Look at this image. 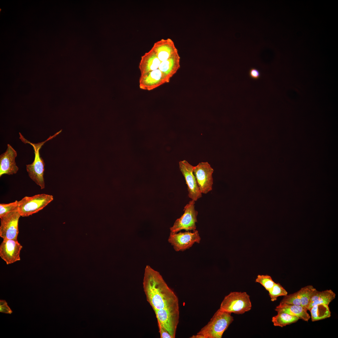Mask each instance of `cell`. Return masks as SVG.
Returning <instances> with one entry per match:
<instances>
[{
    "label": "cell",
    "instance_id": "1",
    "mask_svg": "<svg viewBox=\"0 0 338 338\" xmlns=\"http://www.w3.org/2000/svg\"><path fill=\"white\" fill-rule=\"evenodd\" d=\"M147 301L154 312L179 305L177 297L158 271L146 266L143 282Z\"/></svg>",
    "mask_w": 338,
    "mask_h": 338
},
{
    "label": "cell",
    "instance_id": "2",
    "mask_svg": "<svg viewBox=\"0 0 338 338\" xmlns=\"http://www.w3.org/2000/svg\"><path fill=\"white\" fill-rule=\"evenodd\" d=\"M62 130H60L54 135L50 136L44 141L37 143H33L28 141L19 132V139L22 142L24 143L29 144L33 147L35 154L34 160L31 164L26 165V170L29 177L39 186L42 189L45 188V182L44 177L45 163L43 159L40 156V149L44 143L56 136Z\"/></svg>",
    "mask_w": 338,
    "mask_h": 338
},
{
    "label": "cell",
    "instance_id": "3",
    "mask_svg": "<svg viewBox=\"0 0 338 338\" xmlns=\"http://www.w3.org/2000/svg\"><path fill=\"white\" fill-rule=\"evenodd\" d=\"M231 314L219 309L197 334L202 335L205 338H221L224 332L234 320Z\"/></svg>",
    "mask_w": 338,
    "mask_h": 338
},
{
    "label": "cell",
    "instance_id": "4",
    "mask_svg": "<svg viewBox=\"0 0 338 338\" xmlns=\"http://www.w3.org/2000/svg\"><path fill=\"white\" fill-rule=\"evenodd\" d=\"M252 308L250 296L246 292H231L226 296L219 309L228 313L239 315L249 311Z\"/></svg>",
    "mask_w": 338,
    "mask_h": 338
},
{
    "label": "cell",
    "instance_id": "5",
    "mask_svg": "<svg viewBox=\"0 0 338 338\" xmlns=\"http://www.w3.org/2000/svg\"><path fill=\"white\" fill-rule=\"evenodd\" d=\"M53 200V196L44 193L26 196L19 201L18 212L21 216H29L42 210Z\"/></svg>",
    "mask_w": 338,
    "mask_h": 338
},
{
    "label": "cell",
    "instance_id": "6",
    "mask_svg": "<svg viewBox=\"0 0 338 338\" xmlns=\"http://www.w3.org/2000/svg\"><path fill=\"white\" fill-rule=\"evenodd\" d=\"M195 201L191 200L186 205L183 214L175 221L173 226L170 228V233H177L182 230L186 231L196 230L198 212L195 209Z\"/></svg>",
    "mask_w": 338,
    "mask_h": 338
},
{
    "label": "cell",
    "instance_id": "7",
    "mask_svg": "<svg viewBox=\"0 0 338 338\" xmlns=\"http://www.w3.org/2000/svg\"><path fill=\"white\" fill-rule=\"evenodd\" d=\"M159 323L171 335L176 337V332L179 322V305L170 308L159 310L154 311Z\"/></svg>",
    "mask_w": 338,
    "mask_h": 338
},
{
    "label": "cell",
    "instance_id": "8",
    "mask_svg": "<svg viewBox=\"0 0 338 338\" xmlns=\"http://www.w3.org/2000/svg\"><path fill=\"white\" fill-rule=\"evenodd\" d=\"M201 239L198 231L196 230L192 232L170 233L168 240L176 251H183L189 248L195 243H199Z\"/></svg>",
    "mask_w": 338,
    "mask_h": 338
},
{
    "label": "cell",
    "instance_id": "9",
    "mask_svg": "<svg viewBox=\"0 0 338 338\" xmlns=\"http://www.w3.org/2000/svg\"><path fill=\"white\" fill-rule=\"evenodd\" d=\"M213 169L207 162H201L194 166L193 172L202 193L207 194L212 189Z\"/></svg>",
    "mask_w": 338,
    "mask_h": 338
},
{
    "label": "cell",
    "instance_id": "10",
    "mask_svg": "<svg viewBox=\"0 0 338 338\" xmlns=\"http://www.w3.org/2000/svg\"><path fill=\"white\" fill-rule=\"evenodd\" d=\"M21 216L18 210L7 214L0 218V236L3 239L17 240L18 223Z\"/></svg>",
    "mask_w": 338,
    "mask_h": 338
},
{
    "label": "cell",
    "instance_id": "11",
    "mask_svg": "<svg viewBox=\"0 0 338 338\" xmlns=\"http://www.w3.org/2000/svg\"><path fill=\"white\" fill-rule=\"evenodd\" d=\"M179 168L186 181L188 192V196L192 200L197 201L202 196L193 172V166L187 161L179 162Z\"/></svg>",
    "mask_w": 338,
    "mask_h": 338
},
{
    "label": "cell",
    "instance_id": "12",
    "mask_svg": "<svg viewBox=\"0 0 338 338\" xmlns=\"http://www.w3.org/2000/svg\"><path fill=\"white\" fill-rule=\"evenodd\" d=\"M22 248L17 240L3 239L0 245V257L7 264L19 261Z\"/></svg>",
    "mask_w": 338,
    "mask_h": 338
},
{
    "label": "cell",
    "instance_id": "13",
    "mask_svg": "<svg viewBox=\"0 0 338 338\" xmlns=\"http://www.w3.org/2000/svg\"><path fill=\"white\" fill-rule=\"evenodd\" d=\"M17 156L16 151L8 144L6 151L0 155V177L5 174L11 175L17 173L19 168L15 161Z\"/></svg>",
    "mask_w": 338,
    "mask_h": 338
},
{
    "label": "cell",
    "instance_id": "14",
    "mask_svg": "<svg viewBox=\"0 0 338 338\" xmlns=\"http://www.w3.org/2000/svg\"><path fill=\"white\" fill-rule=\"evenodd\" d=\"M139 83L141 89L150 91L166 82L161 72L158 69L141 75Z\"/></svg>",
    "mask_w": 338,
    "mask_h": 338
},
{
    "label": "cell",
    "instance_id": "15",
    "mask_svg": "<svg viewBox=\"0 0 338 338\" xmlns=\"http://www.w3.org/2000/svg\"><path fill=\"white\" fill-rule=\"evenodd\" d=\"M152 48L161 62L178 52L174 42L169 38L162 39L156 42Z\"/></svg>",
    "mask_w": 338,
    "mask_h": 338
},
{
    "label": "cell",
    "instance_id": "16",
    "mask_svg": "<svg viewBox=\"0 0 338 338\" xmlns=\"http://www.w3.org/2000/svg\"><path fill=\"white\" fill-rule=\"evenodd\" d=\"M180 57L177 52L166 60L161 62L158 69L161 72L166 83L176 73L180 67Z\"/></svg>",
    "mask_w": 338,
    "mask_h": 338
},
{
    "label": "cell",
    "instance_id": "17",
    "mask_svg": "<svg viewBox=\"0 0 338 338\" xmlns=\"http://www.w3.org/2000/svg\"><path fill=\"white\" fill-rule=\"evenodd\" d=\"M161 62L151 48L141 57L139 65L141 75L158 69Z\"/></svg>",
    "mask_w": 338,
    "mask_h": 338
},
{
    "label": "cell",
    "instance_id": "18",
    "mask_svg": "<svg viewBox=\"0 0 338 338\" xmlns=\"http://www.w3.org/2000/svg\"><path fill=\"white\" fill-rule=\"evenodd\" d=\"M275 310L277 312H285L297 316L300 319L306 321H308L310 317L307 312V309L301 305L280 303L279 305L276 307Z\"/></svg>",
    "mask_w": 338,
    "mask_h": 338
},
{
    "label": "cell",
    "instance_id": "19",
    "mask_svg": "<svg viewBox=\"0 0 338 338\" xmlns=\"http://www.w3.org/2000/svg\"><path fill=\"white\" fill-rule=\"evenodd\" d=\"M335 293L331 289L319 291L316 289L313 293L307 310H309L313 306L318 304H325L329 305L335 297Z\"/></svg>",
    "mask_w": 338,
    "mask_h": 338
},
{
    "label": "cell",
    "instance_id": "20",
    "mask_svg": "<svg viewBox=\"0 0 338 338\" xmlns=\"http://www.w3.org/2000/svg\"><path fill=\"white\" fill-rule=\"evenodd\" d=\"M309 310L310 311L311 320L313 322L324 319L331 316L329 305L325 304L315 305Z\"/></svg>",
    "mask_w": 338,
    "mask_h": 338
},
{
    "label": "cell",
    "instance_id": "21",
    "mask_svg": "<svg viewBox=\"0 0 338 338\" xmlns=\"http://www.w3.org/2000/svg\"><path fill=\"white\" fill-rule=\"evenodd\" d=\"M276 315L273 316L272 321L274 326L283 327L297 322L300 319L296 316L282 312H277Z\"/></svg>",
    "mask_w": 338,
    "mask_h": 338
},
{
    "label": "cell",
    "instance_id": "22",
    "mask_svg": "<svg viewBox=\"0 0 338 338\" xmlns=\"http://www.w3.org/2000/svg\"><path fill=\"white\" fill-rule=\"evenodd\" d=\"M316 290L312 285H308L301 288L300 290L301 306L307 309L311 297Z\"/></svg>",
    "mask_w": 338,
    "mask_h": 338
},
{
    "label": "cell",
    "instance_id": "23",
    "mask_svg": "<svg viewBox=\"0 0 338 338\" xmlns=\"http://www.w3.org/2000/svg\"><path fill=\"white\" fill-rule=\"evenodd\" d=\"M269 295L272 301H276L278 297L284 296L288 294L287 292L279 283H275L268 291Z\"/></svg>",
    "mask_w": 338,
    "mask_h": 338
},
{
    "label": "cell",
    "instance_id": "24",
    "mask_svg": "<svg viewBox=\"0 0 338 338\" xmlns=\"http://www.w3.org/2000/svg\"><path fill=\"white\" fill-rule=\"evenodd\" d=\"M280 303L301 306V296L300 290L293 294H287L284 296Z\"/></svg>",
    "mask_w": 338,
    "mask_h": 338
},
{
    "label": "cell",
    "instance_id": "25",
    "mask_svg": "<svg viewBox=\"0 0 338 338\" xmlns=\"http://www.w3.org/2000/svg\"><path fill=\"white\" fill-rule=\"evenodd\" d=\"M18 206L19 201L17 200L8 203H0V218L12 212L18 210Z\"/></svg>",
    "mask_w": 338,
    "mask_h": 338
},
{
    "label": "cell",
    "instance_id": "26",
    "mask_svg": "<svg viewBox=\"0 0 338 338\" xmlns=\"http://www.w3.org/2000/svg\"><path fill=\"white\" fill-rule=\"evenodd\" d=\"M255 282L260 284L268 291L273 287L275 283L271 277L268 275H258Z\"/></svg>",
    "mask_w": 338,
    "mask_h": 338
},
{
    "label": "cell",
    "instance_id": "27",
    "mask_svg": "<svg viewBox=\"0 0 338 338\" xmlns=\"http://www.w3.org/2000/svg\"><path fill=\"white\" fill-rule=\"evenodd\" d=\"M0 312L4 313L11 314L13 311L8 306L5 300H0Z\"/></svg>",
    "mask_w": 338,
    "mask_h": 338
},
{
    "label": "cell",
    "instance_id": "28",
    "mask_svg": "<svg viewBox=\"0 0 338 338\" xmlns=\"http://www.w3.org/2000/svg\"><path fill=\"white\" fill-rule=\"evenodd\" d=\"M161 338H173L168 331L159 323L157 322Z\"/></svg>",
    "mask_w": 338,
    "mask_h": 338
},
{
    "label": "cell",
    "instance_id": "29",
    "mask_svg": "<svg viewBox=\"0 0 338 338\" xmlns=\"http://www.w3.org/2000/svg\"><path fill=\"white\" fill-rule=\"evenodd\" d=\"M249 75L253 79H259L260 76V72L257 69L251 68L249 70Z\"/></svg>",
    "mask_w": 338,
    "mask_h": 338
},
{
    "label": "cell",
    "instance_id": "30",
    "mask_svg": "<svg viewBox=\"0 0 338 338\" xmlns=\"http://www.w3.org/2000/svg\"><path fill=\"white\" fill-rule=\"evenodd\" d=\"M190 338H205V337L201 334H197L196 335H193L190 337Z\"/></svg>",
    "mask_w": 338,
    "mask_h": 338
}]
</instances>
